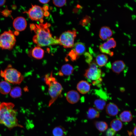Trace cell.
Segmentation results:
<instances>
[{"instance_id": "obj_1", "label": "cell", "mask_w": 136, "mask_h": 136, "mask_svg": "<svg viewBox=\"0 0 136 136\" xmlns=\"http://www.w3.org/2000/svg\"><path fill=\"white\" fill-rule=\"evenodd\" d=\"M49 25L47 23H41L38 25L30 24L31 29L34 31L35 33L32 38L33 42L38 46L60 44L59 39L52 36L49 28Z\"/></svg>"}, {"instance_id": "obj_2", "label": "cell", "mask_w": 136, "mask_h": 136, "mask_svg": "<svg viewBox=\"0 0 136 136\" xmlns=\"http://www.w3.org/2000/svg\"><path fill=\"white\" fill-rule=\"evenodd\" d=\"M14 106L11 103L0 102V123L10 128L17 126L23 127L18 123Z\"/></svg>"}, {"instance_id": "obj_3", "label": "cell", "mask_w": 136, "mask_h": 136, "mask_svg": "<svg viewBox=\"0 0 136 136\" xmlns=\"http://www.w3.org/2000/svg\"><path fill=\"white\" fill-rule=\"evenodd\" d=\"M44 80L48 86V92L51 98L48 104L50 107L61 94L62 88L61 84L53 77L52 73L50 75H46Z\"/></svg>"}, {"instance_id": "obj_4", "label": "cell", "mask_w": 136, "mask_h": 136, "mask_svg": "<svg viewBox=\"0 0 136 136\" xmlns=\"http://www.w3.org/2000/svg\"><path fill=\"white\" fill-rule=\"evenodd\" d=\"M0 74L6 81L13 84H19L24 79L21 73L10 65H8L4 70L1 71Z\"/></svg>"}, {"instance_id": "obj_5", "label": "cell", "mask_w": 136, "mask_h": 136, "mask_svg": "<svg viewBox=\"0 0 136 136\" xmlns=\"http://www.w3.org/2000/svg\"><path fill=\"white\" fill-rule=\"evenodd\" d=\"M16 42L15 34L11 30L5 31L0 35V48L2 49H12Z\"/></svg>"}, {"instance_id": "obj_6", "label": "cell", "mask_w": 136, "mask_h": 136, "mask_svg": "<svg viewBox=\"0 0 136 136\" xmlns=\"http://www.w3.org/2000/svg\"><path fill=\"white\" fill-rule=\"evenodd\" d=\"M76 36L77 32L75 29L65 31L61 34L59 39L60 45L65 48L73 47Z\"/></svg>"}, {"instance_id": "obj_7", "label": "cell", "mask_w": 136, "mask_h": 136, "mask_svg": "<svg viewBox=\"0 0 136 136\" xmlns=\"http://www.w3.org/2000/svg\"><path fill=\"white\" fill-rule=\"evenodd\" d=\"M101 71L94 61L89 63V67L84 74L87 78L93 81H101Z\"/></svg>"}, {"instance_id": "obj_8", "label": "cell", "mask_w": 136, "mask_h": 136, "mask_svg": "<svg viewBox=\"0 0 136 136\" xmlns=\"http://www.w3.org/2000/svg\"><path fill=\"white\" fill-rule=\"evenodd\" d=\"M45 11L43 8L37 5H32L31 7L27 11L29 17L32 20L42 21L44 15Z\"/></svg>"}, {"instance_id": "obj_9", "label": "cell", "mask_w": 136, "mask_h": 136, "mask_svg": "<svg viewBox=\"0 0 136 136\" xmlns=\"http://www.w3.org/2000/svg\"><path fill=\"white\" fill-rule=\"evenodd\" d=\"M116 46V41L114 38H111L109 39L106 42L100 45L99 48L101 52L112 56L114 55V53L111 51L110 49L115 48Z\"/></svg>"}, {"instance_id": "obj_10", "label": "cell", "mask_w": 136, "mask_h": 136, "mask_svg": "<svg viewBox=\"0 0 136 136\" xmlns=\"http://www.w3.org/2000/svg\"><path fill=\"white\" fill-rule=\"evenodd\" d=\"M27 24L26 20L24 17L19 16L14 19L13 22V25L16 30L21 31L26 28Z\"/></svg>"}, {"instance_id": "obj_11", "label": "cell", "mask_w": 136, "mask_h": 136, "mask_svg": "<svg viewBox=\"0 0 136 136\" xmlns=\"http://www.w3.org/2000/svg\"><path fill=\"white\" fill-rule=\"evenodd\" d=\"M67 101L70 104H73L78 102L80 98V95L78 92L76 90L69 91L66 95Z\"/></svg>"}, {"instance_id": "obj_12", "label": "cell", "mask_w": 136, "mask_h": 136, "mask_svg": "<svg viewBox=\"0 0 136 136\" xmlns=\"http://www.w3.org/2000/svg\"><path fill=\"white\" fill-rule=\"evenodd\" d=\"M77 88L79 92L82 94H85L90 91V84L86 81L82 80L78 83Z\"/></svg>"}, {"instance_id": "obj_13", "label": "cell", "mask_w": 136, "mask_h": 136, "mask_svg": "<svg viewBox=\"0 0 136 136\" xmlns=\"http://www.w3.org/2000/svg\"><path fill=\"white\" fill-rule=\"evenodd\" d=\"M112 35L113 32L109 27L104 26L100 29L99 36L101 39L105 40L110 38Z\"/></svg>"}, {"instance_id": "obj_14", "label": "cell", "mask_w": 136, "mask_h": 136, "mask_svg": "<svg viewBox=\"0 0 136 136\" xmlns=\"http://www.w3.org/2000/svg\"><path fill=\"white\" fill-rule=\"evenodd\" d=\"M125 66V64L123 61L117 60L115 61L112 63L111 68L113 72L119 74L124 70Z\"/></svg>"}, {"instance_id": "obj_15", "label": "cell", "mask_w": 136, "mask_h": 136, "mask_svg": "<svg viewBox=\"0 0 136 136\" xmlns=\"http://www.w3.org/2000/svg\"><path fill=\"white\" fill-rule=\"evenodd\" d=\"M106 110L107 113L110 116H115L118 113L119 110L117 106L112 103L107 104L106 107Z\"/></svg>"}, {"instance_id": "obj_16", "label": "cell", "mask_w": 136, "mask_h": 136, "mask_svg": "<svg viewBox=\"0 0 136 136\" xmlns=\"http://www.w3.org/2000/svg\"><path fill=\"white\" fill-rule=\"evenodd\" d=\"M73 71V67L71 65L69 64H65L61 67L59 75L61 76H69L72 74Z\"/></svg>"}, {"instance_id": "obj_17", "label": "cell", "mask_w": 136, "mask_h": 136, "mask_svg": "<svg viewBox=\"0 0 136 136\" xmlns=\"http://www.w3.org/2000/svg\"><path fill=\"white\" fill-rule=\"evenodd\" d=\"M44 50L39 46L36 47L32 50L31 55L34 58L41 59L43 58L44 54Z\"/></svg>"}, {"instance_id": "obj_18", "label": "cell", "mask_w": 136, "mask_h": 136, "mask_svg": "<svg viewBox=\"0 0 136 136\" xmlns=\"http://www.w3.org/2000/svg\"><path fill=\"white\" fill-rule=\"evenodd\" d=\"M73 50L79 56L84 53L86 50V47L84 43L81 42H77L74 44Z\"/></svg>"}, {"instance_id": "obj_19", "label": "cell", "mask_w": 136, "mask_h": 136, "mask_svg": "<svg viewBox=\"0 0 136 136\" xmlns=\"http://www.w3.org/2000/svg\"><path fill=\"white\" fill-rule=\"evenodd\" d=\"M11 90V86L9 83L6 81L0 82V93L3 94L9 93Z\"/></svg>"}, {"instance_id": "obj_20", "label": "cell", "mask_w": 136, "mask_h": 136, "mask_svg": "<svg viewBox=\"0 0 136 136\" xmlns=\"http://www.w3.org/2000/svg\"><path fill=\"white\" fill-rule=\"evenodd\" d=\"M108 60V58L107 55L103 54H100L96 58V63L97 65L102 67L106 64Z\"/></svg>"}, {"instance_id": "obj_21", "label": "cell", "mask_w": 136, "mask_h": 136, "mask_svg": "<svg viewBox=\"0 0 136 136\" xmlns=\"http://www.w3.org/2000/svg\"><path fill=\"white\" fill-rule=\"evenodd\" d=\"M120 120L124 122H128L131 121L132 118L131 112L129 111H125L119 115Z\"/></svg>"}, {"instance_id": "obj_22", "label": "cell", "mask_w": 136, "mask_h": 136, "mask_svg": "<svg viewBox=\"0 0 136 136\" xmlns=\"http://www.w3.org/2000/svg\"><path fill=\"white\" fill-rule=\"evenodd\" d=\"M111 128L113 129L115 131H118L122 128L123 124L122 121L120 119H115L113 120L110 123Z\"/></svg>"}, {"instance_id": "obj_23", "label": "cell", "mask_w": 136, "mask_h": 136, "mask_svg": "<svg viewBox=\"0 0 136 136\" xmlns=\"http://www.w3.org/2000/svg\"><path fill=\"white\" fill-rule=\"evenodd\" d=\"M53 136H65L66 131L63 127L59 126L54 127L52 130Z\"/></svg>"}, {"instance_id": "obj_24", "label": "cell", "mask_w": 136, "mask_h": 136, "mask_svg": "<svg viewBox=\"0 0 136 136\" xmlns=\"http://www.w3.org/2000/svg\"><path fill=\"white\" fill-rule=\"evenodd\" d=\"M99 115V113L98 110L92 107L89 108L87 112V117L90 119L98 118Z\"/></svg>"}, {"instance_id": "obj_25", "label": "cell", "mask_w": 136, "mask_h": 136, "mask_svg": "<svg viewBox=\"0 0 136 136\" xmlns=\"http://www.w3.org/2000/svg\"><path fill=\"white\" fill-rule=\"evenodd\" d=\"M94 124L97 129L100 132H104L108 129V125L105 122L96 121L94 122Z\"/></svg>"}, {"instance_id": "obj_26", "label": "cell", "mask_w": 136, "mask_h": 136, "mask_svg": "<svg viewBox=\"0 0 136 136\" xmlns=\"http://www.w3.org/2000/svg\"><path fill=\"white\" fill-rule=\"evenodd\" d=\"M22 92L21 88L19 86L13 87L10 92V95L12 98H16L20 97L22 95Z\"/></svg>"}, {"instance_id": "obj_27", "label": "cell", "mask_w": 136, "mask_h": 136, "mask_svg": "<svg viewBox=\"0 0 136 136\" xmlns=\"http://www.w3.org/2000/svg\"><path fill=\"white\" fill-rule=\"evenodd\" d=\"M94 105L96 109L98 110H103L105 107L106 102L105 100L101 99H98L95 100Z\"/></svg>"}, {"instance_id": "obj_28", "label": "cell", "mask_w": 136, "mask_h": 136, "mask_svg": "<svg viewBox=\"0 0 136 136\" xmlns=\"http://www.w3.org/2000/svg\"><path fill=\"white\" fill-rule=\"evenodd\" d=\"M68 55L72 61L76 60L79 58V56L72 49L69 53Z\"/></svg>"}, {"instance_id": "obj_29", "label": "cell", "mask_w": 136, "mask_h": 136, "mask_svg": "<svg viewBox=\"0 0 136 136\" xmlns=\"http://www.w3.org/2000/svg\"><path fill=\"white\" fill-rule=\"evenodd\" d=\"M53 3L56 6L58 7H61L64 6L66 3L65 0H53Z\"/></svg>"}, {"instance_id": "obj_30", "label": "cell", "mask_w": 136, "mask_h": 136, "mask_svg": "<svg viewBox=\"0 0 136 136\" xmlns=\"http://www.w3.org/2000/svg\"><path fill=\"white\" fill-rule=\"evenodd\" d=\"M116 132L114 130L111 128L108 129L106 132V136H114Z\"/></svg>"}, {"instance_id": "obj_31", "label": "cell", "mask_w": 136, "mask_h": 136, "mask_svg": "<svg viewBox=\"0 0 136 136\" xmlns=\"http://www.w3.org/2000/svg\"><path fill=\"white\" fill-rule=\"evenodd\" d=\"M39 1L41 3L43 4H45L48 3L49 1V0H39Z\"/></svg>"}, {"instance_id": "obj_32", "label": "cell", "mask_w": 136, "mask_h": 136, "mask_svg": "<svg viewBox=\"0 0 136 136\" xmlns=\"http://www.w3.org/2000/svg\"><path fill=\"white\" fill-rule=\"evenodd\" d=\"M6 0H0V7L3 5L6 2Z\"/></svg>"}, {"instance_id": "obj_33", "label": "cell", "mask_w": 136, "mask_h": 136, "mask_svg": "<svg viewBox=\"0 0 136 136\" xmlns=\"http://www.w3.org/2000/svg\"><path fill=\"white\" fill-rule=\"evenodd\" d=\"M133 134L134 136H136V125L134 127L133 130Z\"/></svg>"}]
</instances>
